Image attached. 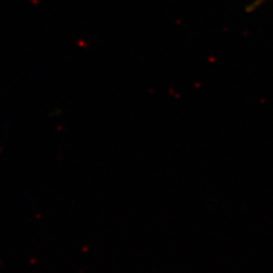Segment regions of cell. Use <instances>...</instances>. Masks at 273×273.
Returning <instances> with one entry per match:
<instances>
[{"label": "cell", "mask_w": 273, "mask_h": 273, "mask_svg": "<svg viewBox=\"0 0 273 273\" xmlns=\"http://www.w3.org/2000/svg\"><path fill=\"white\" fill-rule=\"evenodd\" d=\"M265 1H267V0H254L252 3H250V4H249L248 8H247V11H248V12L253 11V10H255L256 8H258L259 6H261Z\"/></svg>", "instance_id": "obj_1"}]
</instances>
